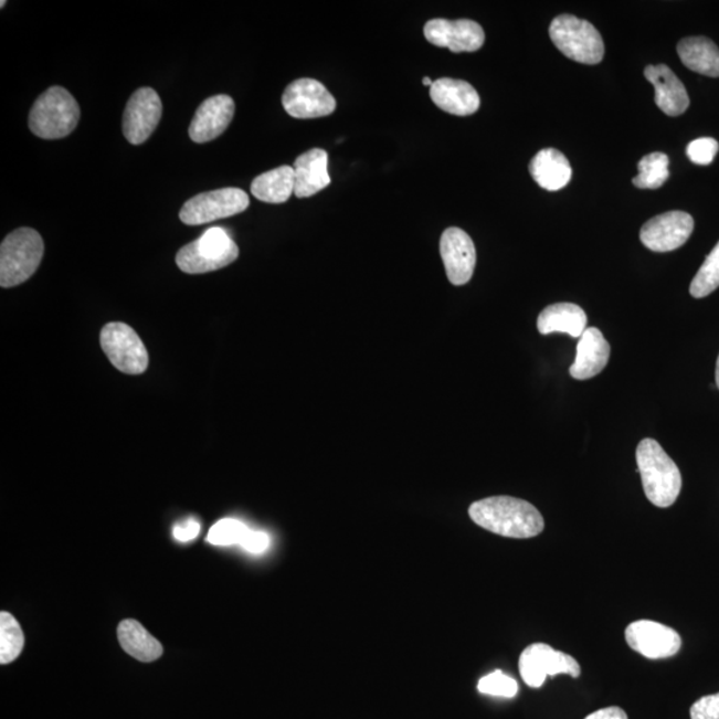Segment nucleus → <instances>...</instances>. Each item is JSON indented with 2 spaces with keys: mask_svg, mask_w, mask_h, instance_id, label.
<instances>
[{
  "mask_svg": "<svg viewBox=\"0 0 719 719\" xmlns=\"http://www.w3.org/2000/svg\"><path fill=\"white\" fill-rule=\"evenodd\" d=\"M469 516L478 527L509 539H532L546 528L539 509L521 498L509 496L488 497L473 503Z\"/></svg>",
  "mask_w": 719,
  "mask_h": 719,
  "instance_id": "obj_1",
  "label": "nucleus"
},
{
  "mask_svg": "<svg viewBox=\"0 0 719 719\" xmlns=\"http://www.w3.org/2000/svg\"><path fill=\"white\" fill-rule=\"evenodd\" d=\"M636 458L647 500L658 508L672 507L683 489V476L677 464L653 438L638 444Z\"/></svg>",
  "mask_w": 719,
  "mask_h": 719,
  "instance_id": "obj_2",
  "label": "nucleus"
},
{
  "mask_svg": "<svg viewBox=\"0 0 719 719\" xmlns=\"http://www.w3.org/2000/svg\"><path fill=\"white\" fill-rule=\"evenodd\" d=\"M81 108L66 88L55 86L39 96L29 116L31 133L42 139H62L73 134Z\"/></svg>",
  "mask_w": 719,
  "mask_h": 719,
  "instance_id": "obj_3",
  "label": "nucleus"
},
{
  "mask_svg": "<svg viewBox=\"0 0 719 719\" xmlns=\"http://www.w3.org/2000/svg\"><path fill=\"white\" fill-rule=\"evenodd\" d=\"M44 254L41 235L32 229L11 232L0 245V285L17 287L35 274Z\"/></svg>",
  "mask_w": 719,
  "mask_h": 719,
  "instance_id": "obj_4",
  "label": "nucleus"
},
{
  "mask_svg": "<svg viewBox=\"0 0 719 719\" xmlns=\"http://www.w3.org/2000/svg\"><path fill=\"white\" fill-rule=\"evenodd\" d=\"M239 247L223 229L213 226L178 252V267L190 275L209 274L232 264Z\"/></svg>",
  "mask_w": 719,
  "mask_h": 719,
  "instance_id": "obj_5",
  "label": "nucleus"
},
{
  "mask_svg": "<svg viewBox=\"0 0 719 719\" xmlns=\"http://www.w3.org/2000/svg\"><path fill=\"white\" fill-rule=\"evenodd\" d=\"M550 39L561 53L574 62L599 64L604 60L605 44L592 23L574 15H560L549 28Z\"/></svg>",
  "mask_w": 719,
  "mask_h": 719,
  "instance_id": "obj_6",
  "label": "nucleus"
},
{
  "mask_svg": "<svg viewBox=\"0 0 719 719\" xmlns=\"http://www.w3.org/2000/svg\"><path fill=\"white\" fill-rule=\"evenodd\" d=\"M247 192L240 188H222L191 198L180 210L179 218L187 225H202L231 218L249 209Z\"/></svg>",
  "mask_w": 719,
  "mask_h": 719,
  "instance_id": "obj_7",
  "label": "nucleus"
},
{
  "mask_svg": "<svg viewBox=\"0 0 719 719\" xmlns=\"http://www.w3.org/2000/svg\"><path fill=\"white\" fill-rule=\"evenodd\" d=\"M101 346L112 364L127 374H141L147 371V348L139 335L123 323H109L101 332Z\"/></svg>",
  "mask_w": 719,
  "mask_h": 719,
  "instance_id": "obj_8",
  "label": "nucleus"
},
{
  "mask_svg": "<svg viewBox=\"0 0 719 719\" xmlns=\"http://www.w3.org/2000/svg\"><path fill=\"white\" fill-rule=\"evenodd\" d=\"M518 669L524 683L530 688L539 689L549 676L569 675L573 678L581 676V666L567 653L557 652L547 644L529 645L521 653Z\"/></svg>",
  "mask_w": 719,
  "mask_h": 719,
  "instance_id": "obj_9",
  "label": "nucleus"
},
{
  "mask_svg": "<svg viewBox=\"0 0 719 719\" xmlns=\"http://www.w3.org/2000/svg\"><path fill=\"white\" fill-rule=\"evenodd\" d=\"M283 107L295 119L323 118L335 113L336 99L323 83L309 77L294 81L285 88Z\"/></svg>",
  "mask_w": 719,
  "mask_h": 719,
  "instance_id": "obj_10",
  "label": "nucleus"
},
{
  "mask_svg": "<svg viewBox=\"0 0 719 719\" xmlns=\"http://www.w3.org/2000/svg\"><path fill=\"white\" fill-rule=\"evenodd\" d=\"M163 113L160 96L150 87L136 89L123 114V134L134 146L142 145L157 129Z\"/></svg>",
  "mask_w": 719,
  "mask_h": 719,
  "instance_id": "obj_11",
  "label": "nucleus"
},
{
  "mask_svg": "<svg viewBox=\"0 0 719 719\" xmlns=\"http://www.w3.org/2000/svg\"><path fill=\"white\" fill-rule=\"evenodd\" d=\"M695 230V219L684 211L665 212L646 222L639 239L653 252L676 251L688 242Z\"/></svg>",
  "mask_w": 719,
  "mask_h": 719,
  "instance_id": "obj_12",
  "label": "nucleus"
},
{
  "mask_svg": "<svg viewBox=\"0 0 719 719\" xmlns=\"http://www.w3.org/2000/svg\"><path fill=\"white\" fill-rule=\"evenodd\" d=\"M625 638L634 652L649 659L676 656L681 649V636L669 626L649 620L633 622L626 627Z\"/></svg>",
  "mask_w": 719,
  "mask_h": 719,
  "instance_id": "obj_13",
  "label": "nucleus"
},
{
  "mask_svg": "<svg viewBox=\"0 0 719 719\" xmlns=\"http://www.w3.org/2000/svg\"><path fill=\"white\" fill-rule=\"evenodd\" d=\"M426 41L437 47L450 49L452 53H475L483 47L485 32L477 22L469 19H432L424 28Z\"/></svg>",
  "mask_w": 719,
  "mask_h": 719,
  "instance_id": "obj_14",
  "label": "nucleus"
},
{
  "mask_svg": "<svg viewBox=\"0 0 719 719\" xmlns=\"http://www.w3.org/2000/svg\"><path fill=\"white\" fill-rule=\"evenodd\" d=\"M440 254L445 265L446 276L453 285L469 283L476 268V247L473 240L462 229L451 226L440 240Z\"/></svg>",
  "mask_w": 719,
  "mask_h": 719,
  "instance_id": "obj_15",
  "label": "nucleus"
},
{
  "mask_svg": "<svg viewBox=\"0 0 719 719\" xmlns=\"http://www.w3.org/2000/svg\"><path fill=\"white\" fill-rule=\"evenodd\" d=\"M233 115H235V102L231 96H211L197 109L188 131L190 138L199 145L215 140L230 127Z\"/></svg>",
  "mask_w": 719,
  "mask_h": 719,
  "instance_id": "obj_16",
  "label": "nucleus"
},
{
  "mask_svg": "<svg viewBox=\"0 0 719 719\" xmlns=\"http://www.w3.org/2000/svg\"><path fill=\"white\" fill-rule=\"evenodd\" d=\"M431 99L444 113L468 116L478 112L482 101L475 87L468 82L442 77L433 82Z\"/></svg>",
  "mask_w": 719,
  "mask_h": 719,
  "instance_id": "obj_17",
  "label": "nucleus"
},
{
  "mask_svg": "<svg viewBox=\"0 0 719 719\" xmlns=\"http://www.w3.org/2000/svg\"><path fill=\"white\" fill-rule=\"evenodd\" d=\"M646 80L656 89V105L660 112L669 116L683 115L690 106L688 91L673 71L665 64L647 66Z\"/></svg>",
  "mask_w": 719,
  "mask_h": 719,
  "instance_id": "obj_18",
  "label": "nucleus"
},
{
  "mask_svg": "<svg viewBox=\"0 0 719 719\" xmlns=\"http://www.w3.org/2000/svg\"><path fill=\"white\" fill-rule=\"evenodd\" d=\"M611 358V346L598 328H586L578 345V355L570 376L575 380H589L604 371Z\"/></svg>",
  "mask_w": 719,
  "mask_h": 719,
  "instance_id": "obj_19",
  "label": "nucleus"
},
{
  "mask_svg": "<svg viewBox=\"0 0 719 719\" xmlns=\"http://www.w3.org/2000/svg\"><path fill=\"white\" fill-rule=\"evenodd\" d=\"M295 195L304 199L316 195L330 184L328 154L314 148L295 160Z\"/></svg>",
  "mask_w": 719,
  "mask_h": 719,
  "instance_id": "obj_20",
  "label": "nucleus"
},
{
  "mask_svg": "<svg viewBox=\"0 0 719 719\" xmlns=\"http://www.w3.org/2000/svg\"><path fill=\"white\" fill-rule=\"evenodd\" d=\"M586 324L585 310L578 304L557 303L542 310L537 320V328L541 335L561 332L578 339L584 335Z\"/></svg>",
  "mask_w": 719,
  "mask_h": 719,
  "instance_id": "obj_21",
  "label": "nucleus"
},
{
  "mask_svg": "<svg viewBox=\"0 0 719 719\" xmlns=\"http://www.w3.org/2000/svg\"><path fill=\"white\" fill-rule=\"evenodd\" d=\"M529 171L536 183L547 191H560L572 179V167L565 155L554 148H546L530 161Z\"/></svg>",
  "mask_w": 719,
  "mask_h": 719,
  "instance_id": "obj_22",
  "label": "nucleus"
},
{
  "mask_svg": "<svg viewBox=\"0 0 719 719\" xmlns=\"http://www.w3.org/2000/svg\"><path fill=\"white\" fill-rule=\"evenodd\" d=\"M677 53L685 66L695 73L719 77V49L709 38H685L678 43Z\"/></svg>",
  "mask_w": 719,
  "mask_h": 719,
  "instance_id": "obj_23",
  "label": "nucleus"
},
{
  "mask_svg": "<svg viewBox=\"0 0 719 719\" xmlns=\"http://www.w3.org/2000/svg\"><path fill=\"white\" fill-rule=\"evenodd\" d=\"M251 192L264 203L282 204L295 193L294 167L281 166L258 175L251 184Z\"/></svg>",
  "mask_w": 719,
  "mask_h": 719,
  "instance_id": "obj_24",
  "label": "nucleus"
},
{
  "mask_svg": "<svg viewBox=\"0 0 719 719\" xmlns=\"http://www.w3.org/2000/svg\"><path fill=\"white\" fill-rule=\"evenodd\" d=\"M118 639L123 651L140 663H154L163 654V646L159 641L148 633L140 622L135 620L120 622Z\"/></svg>",
  "mask_w": 719,
  "mask_h": 719,
  "instance_id": "obj_25",
  "label": "nucleus"
},
{
  "mask_svg": "<svg viewBox=\"0 0 719 719\" xmlns=\"http://www.w3.org/2000/svg\"><path fill=\"white\" fill-rule=\"evenodd\" d=\"M670 160L666 154L653 152L645 155L639 160V173L633 179V184L643 190H657L663 187L670 177Z\"/></svg>",
  "mask_w": 719,
  "mask_h": 719,
  "instance_id": "obj_26",
  "label": "nucleus"
},
{
  "mask_svg": "<svg viewBox=\"0 0 719 719\" xmlns=\"http://www.w3.org/2000/svg\"><path fill=\"white\" fill-rule=\"evenodd\" d=\"M24 634L14 615L0 613V664L15 660L23 651Z\"/></svg>",
  "mask_w": 719,
  "mask_h": 719,
  "instance_id": "obj_27",
  "label": "nucleus"
},
{
  "mask_svg": "<svg viewBox=\"0 0 719 719\" xmlns=\"http://www.w3.org/2000/svg\"><path fill=\"white\" fill-rule=\"evenodd\" d=\"M719 287V242L699 268L690 284V295L696 299L709 296Z\"/></svg>",
  "mask_w": 719,
  "mask_h": 719,
  "instance_id": "obj_28",
  "label": "nucleus"
},
{
  "mask_svg": "<svg viewBox=\"0 0 719 719\" xmlns=\"http://www.w3.org/2000/svg\"><path fill=\"white\" fill-rule=\"evenodd\" d=\"M249 532L247 525L242 521L235 520V518H224L213 525L207 536V542L218 547L236 546V543L240 546Z\"/></svg>",
  "mask_w": 719,
  "mask_h": 719,
  "instance_id": "obj_29",
  "label": "nucleus"
},
{
  "mask_svg": "<svg viewBox=\"0 0 719 719\" xmlns=\"http://www.w3.org/2000/svg\"><path fill=\"white\" fill-rule=\"evenodd\" d=\"M477 689L483 695L514 698L518 692V684L515 678L496 670L479 679Z\"/></svg>",
  "mask_w": 719,
  "mask_h": 719,
  "instance_id": "obj_30",
  "label": "nucleus"
},
{
  "mask_svg": "<svg viewBox=\"0 0 719 719\" xmlns=\"http://www.w3.org/2000/svg\"><path fill=\"white\" fill-rule=\"evenodd\" d=\"M718 150L719 145L716 139L699 138L690 142L688 148H686V154H688V158L692 163L698 166H709L715 161Z\"/></svg>",
  "mask_w": 719,
  "mask_h": 719,
  "instance_id": "obj_31",
  "label": "nucleus"
},
{
  "mask_svg": "<svg viewBox=\"0 0 719 719\" xmlns=\"http://www.w3.org/2000/svg\"><path fill=\"white\" fill-rule=\"evenodd\" d=\"M691 719H719V692L717 695L699 698L691 706Z\"/></svg>",
  "mask_w": 719,
  "mask_h": 719,
  "instance_id": "obj_32",
  "label": "nucleus"
},
{
  "mask_svg": "<svg viewBox=\"0 0 719 719\" xmlns=\"http://www.w3.org/2000/svg\"><path fill=\"white\" fill-rule=\"evenodd\" d=\"M269 542L271 540L267 533L250 530L240 546H242L243 549L247 550L250 553L258 554L265 552V550L268 549Z\"/></svg>",
  "mask_w": 719,
  "mask_h": 719,
  "instance_id": "obj_33",
  "label": "nucleus"
},
{
  "mask_svg": "<svg viewBox=\"0 0 719 719\" xmlns=\"http://www.w3.org/2000/svg\"><path fill=\"white\" fill-rule=\"evenodd\" d=\"M200 533V524L193 518L177 525L173 528V537L180 542H188L195 540Z\"/></svg>",
  "mask_w": 719,
  "mask_h": 719,
  "instance_id": "obj_34",
  "label": "nucleus"
},
{
  "mask_svg": "<svg viewBox=\"0 0 719 719\" xmlns=\"http://www.w3.org/2000/svg\"><path fill=\"white\" fill-rule=\"evenodd\" d=\"M585 719H630L624 710L617 708V706H611V708L601 709L592 712Z\"/></svg>",
  "mask_w": 719,
  "mask_h": 719,
  "instance_id": "obj_35",
  "label": "nucleus"
},
{
  "mask_svg": "<svg viewBox=\"0 0 719 719\" xmlns=\"http://www.w3.org/2000/svg\"><path fill=\"white\" fill-rule=\"evenodd\" d=\"M716 385L719 390V355H718L717 367H716Z\"/></svg>",
  "mask_w": 719,
  "mask_h": 719,
  "instance_id": "obj_36",
  "label": "nucleus"
},
{
  "mask_svg": "<svg viewBox=\"0 0 719 719\" xmlns=\"http://www.w3.org/2000/svg\"><path fill=\"white\" fill-rule=\"evenodd\" d=\"M424 86L432 87L433 81L430 80V77H424L423 80Z\"/></svg>",
  "mask_w": 719,
  "mask_h": 719,
  "instance_id": "obj_37",
  "label": "nucleus"
}]
</instances>
